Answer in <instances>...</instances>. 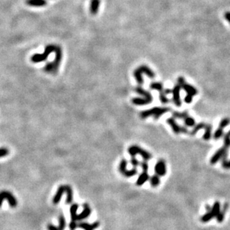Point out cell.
I'll list each match as a JSON object with an SVG mask.
<instances>
[{"label":"cell","mask_w":230,"mask_h":230,"mask_svg":"<svg viewBox=\"0 0 230 230\" xmlns=\"http://www.w3.org/2000/svg\"><path fill=\"white\" fill-rule=\"evenodd\" d=\"M189 116L188 113L187 112H173V117L174 118L176 119H185L186 117H188Z\"/></svg>","instance_id":"cell-24"},{"label":"cell","mask_w":230,"mask_h":230,"mask_svg":"<svg viewBox=\"0 0 230 230\" xmlns=\"http://www.w3.org/2000/svg\"><path fill=\"white\" fill-rule=\"evenodd\" d=\"M224 17H225V19L227 20V22H229V23H230V11H227V12H225Z\"/></svg>","instance_id":"cell-39"},{"label":"cell","mask_w":230,"mask_h":230,"mask_svg":"<svg viewBox=\"0 0 230 230\" xmlns=\"http://www.w3.org/2000/svg\"><path fill=\"white\" fill-rule=\"evenodd\" d=\"M177 84L180 85L181 87L187 93V95L191 96L194 97L198 93L196 87L191 85L190 84L186 83L185 79L183 77H182V76L178 78V79H177Z\"/></svg>","instance_id":"cell-9"},{"label":"cell","mask_w":230,"mask_h":230,"mask_svg":"<svg viewBox=\"0 0 230 230\" xmlns=\"http://www.w3.org/2000/svg\"><path fill=\"white\" fill-rule=\"evenodd\" d=\"M99 226V222H95L93 224H89L87 223H81L78 225V227L83 229L84 230H94Z\"/></svg>","instance_id":"cell-19"},{"label":"cell","mask_w":230,"mask_h":230,"mask_svg":"<svg viewBox=\"0 0 230 230\" xmlns=\"http://www.w3.org/2000/svg\"><path fill=\"white\" fill-rule=\"evenodd\" d=\"M227 152H228V149H227V147H225L224 146H223V147H221L220 149H218V150H217L216 152H215V153L212 156V157L210 159L211 165H215L218 161L221 160L223 155H224Z\"/></svg>","instance_id":"cell-13"},{"label":"cell","mask_w":230,"mask_h":230,"mask_svg":"<svg viewBox=\"0 0 230 230\" xmlns=\"http://www.w3.org/2000/svg\"><path fill=\"white\" fill-rule=\"evenodd\" d=\"M182 89L181 86L178 84L175 85L174 88L172 89V94H173V101L176 106L180 107L182 105V100L180 98V90Z\"/></svg>","instance_id":"cell-11"},{"label":"cell","mask_w":230,"mask_h":230,"mask_svg":"<svg viewBox=\"0 0 230 230\" xmlns=\"http://www.w3.org/2000/svg\"><path fill=\"white\" fill-rule=\"evenodd\" d=\"M140 165L141 167V168L143 169V171H148V169H149V165L148 163L147 162V161H144L143 160V161L140 163Z\"/></svg>","instance_id":"cell-35"},{"label":"cell","mask_w":230,"mask_h":230,"mask_svg":"<svg viewBox=\"0 0 230 230\" xmlns=\"http://www.w3.org/2000/svg\"><path fill=\"white\" fill-rule=\"evenodd\" d=\"M132 102L134 105H149V103L147 101V99H144L143 97H135L132 99Z\"/></svg>","instance_id":"cell-22"},{"label":"cell","mask_w":230,"mask_h":230,"mask_svg":"<svg viewBox=\"0 0 230 230\" xmlns=\"http://www.w3.org/2000/svg\"><path fill=\"white\" fill-rule=\"evenodd\" d=\"M223 143H224V147H227V149H229L230 147V135L229 134V132L226 133L223 135Z\"/></svg>","instance_id":"cell-31"},{"label":"cell","mask_w":230,"mask_h":230,"mask_svg":"<svg viewBox=\"0 0 230 230\" xmlns=\"http://www.w3.org/2000/svg\"><path fill=\"white\" fill-rule=\"evenodd\" d=\"M126 167H127V161L126 159L121 160L120 165H119V170L122 175L126 177H132L133 176L136 175L137 173H138L136 167H133L132 170H128L126 169Z\"/></svg>","instance_id":"cell-10"},{"label":"cell","mask_w":230,"mask_h":230,"mask_svg":"<svg viewBox=\"0 0 230 230\" xmlns=\"http://www.w3.org/2000/svg\"><path fill=\"white\" fill-rule=\"evenodd\" d=\"M230 123V119L229 118H223L222 119L221 121L219 123V127L221 129H224L225 127H227L229 124Z\"/></svg>","instance_id":"cell-33"},{"label":"cell","mask_w":230,"mask_h":230,"mask_svg":"<svg viewBox=\"0 0 230 230\" xmlns=\"http://www.w3.org/2000/svg\"><path fill=\"white\" fill-rule=\"evenodd\" d=\"M55 56L54 60L52 62H49L43 67V70L50 74H57L60 67L61 62L63 59V51L60 46L57 45L55 51Z\"/></svg>","instance_id":"cell-1"},{"label":"cell","mask_w":230,"mask_h":230,"mask_svg":"<svg viewBox=\"0 0 230 230\" xmlns=\"http://www.w3.org/2000/svg\"><path fill=\"white\" fill-rule=\"evenodd\" d=\"M228 132H229V135H230V130H229V131Z\"/></svg>","instance_id":"cell-41"},{"label":"cell","mask_w":230,"mask_h":230,"mask_svg":"<svg viewBox=\"0 0 230 230\" xmlns=\"http://www.w3.org/2000/svg\"><path fill=\"white\" fill-rule=\"evenodd\" d=\"M150 183L152 187H157L160 184L159 176H158L157 174L152 176L150 178Z\"/></svg>","instance_id":"cell-27"},{"label":"cell","mask_w":230,"mask_h":230,"mask_svg":"<svg viewBox=\"0 0 230 230\" xmlns=\"http://www.w3.org/2000/svg\"><path fill=\"white\" fill-rule=\"evenodd\" d=\"M25 3L32 7H43L46 6V0H25Z\"/></svg>","instance_id":"cell-18"},{"label":"cell","mask_w":230,"mask_h":230,"mask_svg":"<svg viewBox=\"0 0 230 230\" xmlns=\"http://www.w3.org/2000/svg\"><path fill=\"white\" fill-rule=\"evenodd\" d=\"M65 226H66L65 219H64L63 215H61V216L59 217V227H56V226H54V225L50 224L48 225L47 229L48 230H64V228H65Z\"/></svg>","instance_id":"cell-16"},{"label":"cell","mask_w":230,"mask_h":230,"mask_svg":"<svg viewBox=\"0 0 230 230\" xmlns=\"http://www.w3.org/2000/svg\"><path fill=\"white\" fill-rule=\"evenodd\" d=\"M10 153V151L6 147H0V158H3L8 156Z\"/></svg>","instance_id":"cell-34"},{"label":"cell","mask_w":230,"mask_h":230,"mask_svg":"<svg viewBox=\"0 0 230 230\" xmlns=\"http://www.w3.org/2000/svg\"><path fill=\"white\" fill-rule=\"evenodd\" d=\"M166 121L167 123V124H169L172 130L174 131V134H176V135H179V134L182 133V126H180L179 124L177 123L174 117H170V118H167L166 120Z\"/></svg>","instance_id":"cell-15"},{"label":"cell","mask_w":230,"mask_h":230,"mask_svg":"<svg viewBox=\"0 0 230 230\" xmlns=\"http://www.w3.org/2000/svg\"><path fill=\"white\" fill-rule=\"evenodd\" d=\"M149 174H148V173H147V171H143V173L142 174H140V175L138 176V180H137V185H143L144 183L147 182L148 179H149Z\"/></svg>","instance_id":"cell-20"},{"label":"cell","mask_w":230,"mask_h":230,"mask_svg":"<svg viewBox=\"0 0 230 230\" xmlns=\"http://www.w3.org/2000/svg\"><path fill=\"white\" fill-rule=\"evenodd\" d=\"M170 111V108L167 107H154L150 109L145 110L140 113V117L141 119L148 118L149 117H153L155 120L159 118L161 115Z\"/></svg>","instance_id":"cell-4"},{"label":"cell","mask_w":230,"mask_h":230,"mask_svg":"<svg viewBox=\"0 0 230 230\" xmlns=\"http://www.w3.org/2000/svg\"><path fill=\"white\" fill-rule=\"evenodd\" d=\"M145 74L147 75L149 78L153 79L155 78L156 74L153 72L152 69L148 67L147 65H141L139 66L138 68L134 70L133 72V76H135L136 81L138 82V84L139 85H142L143 84V75Z\"/></svg>","instance_id":"cell-2"},{"label":"cell","mask_w":230,"mask_h":230,"mask_svg":"<svg viewBox=\"0 0 230 230\" xmlns=\"http://www.w3.org/2000/svg\"><path fill=\"white\" fill-rule=\"evenodd\" d=\"M67 194V200L66 202L67 203H70L73 201V189L70 185H61L58 190H57L56 193H55V196L53 197V202L54 204L59 203L60 202L61 199L62 195L64 194Z\"/></svg>","instance_id":"cell-3"},{"label":"cell","mask_w":230,"mask_h":230,"mask_svg":"<svg viewBox=\"0 0 230 230\" xmlns=\"http://www.w3.org/2000/svg\"><path fill=\"white\" fill-rule=\"evenodd\" d=\"M135 90L137 94H140V96H143L144 99H147V101L149 102V103H152V100H153V98H152V94H151V93L149 92V91H148V90H146L145 89H143L140 85H139V86L135 87Z\"/></svg>","instance_id":"cell-14"},{"label":"cell","mask_w":230,"mask_h":230,"mask_svg":"<svg viewBox=\"0 0 230 230\" xmlns=\"http://www.w3.org/2000/svg\"><path fill=\"white\" fill-rule=\"evenodd\" d=\"M78 209V205L77 204H73L70 208V214L72 221L76 222V220H81L82 219L87 218L90 214V209L87 204H84L83 211L80 214H77L76 211Z\"/></svg>","instance_id":"cell-6"},{"label":"cell","mask_w":230,"mask_h":230,"mask_svg":"<svg viewBox=\"0 0 230 230\" xmlns=\"http://www.w3.org/2000/svg\"><path fill=\"white\" fill-rule=\"evenodd\" d=\"M227 209H228V205H227V203H225V205H223V210L220 211V212L219 213V214H218V216H217V220H218V222H222L224 220V215H225V212L227 211Z\"/></svg>","instance_id":"cell-26"},{"label":"cell","mask_w":230,"mask_h":230,"mask_svg":"<svg viewBox=\"0 0 230 230\" xmlns=\"http://www.w3.org/2000/svg\"><path fill=\"white\" fill-rule=\"evenodd\" d=\"M214 217L215 216H214V214L211 212V211H209L207 214H205V215H203V216L202 217L201 220H202V221L203 222H208L211 219H212L213 218H214Z\"/></svg>","instance_id":"cell-30"},{"label":"cell","mask_w":230,"mask_h":230,"mask_svg":"<svg viewBox=\"0 0 230 230\" xmlns=\"http://www.w3.org/2000/svg\"><path fill=\"white\" fill-rule=\"evenodd\" d=\"M166 95L167 94H165V90L159 92V99L163 104H167V103H168L170 102V100H169V99H167Z\"/></svg>","instance_id":"cell-29"},{"label":"cell","mask_w":230,"mask_h":230,"mask_svg":"<svg viewBox=\"0 0 230 230\" xmlns=\"http://www.w3.org/2000/svg\"><path fill=\"white\" fill-rule=\"evenodd\" d=\"M184 100L187 104H190V103H192V101H193V96H191L189 95H186Z\"/></svg>","instance_id":"cell-38"},{"label":"cell","mask_w":230,"mask_h":230,"mask_svg":"<svg viewBox=\"0 0 230 230\" xmlns=\"http://www.w3.org/2000/svg\"><path fill=\"white\" fill-rule=\"evenodd\" d=\"M223 129H221V128H218V129H217L216 131H215V132H214V138L215 139V140H218V139H219V138H221L223 135Z\"/></svg>","instance_id":"cell-32"},{"label":"cell","mask_w":230,"mask_h":230,"mask_svg":"<svg viewBox=\"0 0 230 230\" xmlns=\"http://www.w3.org/2000/svg\"><path fill=\"white\" fill-rule=\"evenodd\" d=\"M184 123L187 127H194L196 125V121L193 117L188 116V117H186L184 120Z\"/></svg>","instance_id":"cell-25"},{"label":"cell","mask_w":230,"mask_h":230,"mask_svg":"<svg viewBox=\"0 0 230 230\" xmlns=\"http://www.w3.org/2000/svg\"><path fill=\"white\" fill-rule=\"evenodd\" d=\"M100 0H90V12L93 15H96L99 12V7H100Z\"/></svg>","instance_id":"cell-17"},{"label":"cell","mask_w":230,"mask_h":230,"mask_svg":"<svg viewBox=\"0 0 230 230\" xmlns=\"http://www.w3.org/2000/svg\"><path fill=\"white\" fill-rule=\"evenodd\" d=\"M205 133H204L202 138L205 140H209L211 138V131H212V126L209 123H206L205 126Z\"/></svg>","instance_id":"cell-21"},{"label":"cell","mask_w":230,"mask_h":230,"mask_svg":"<svg viewBox=\"0 0 230 230\" xmlns=\"http://www.w3.org/2000/svg\"><path fill=\"white\" fill-rule=\"evenodd\" d=\"M211 212L214 214V216L217 217L219 214V213L220 212V205L219 202H214V205H213L212 209H211Z\"/></svg>","instance_id":"cell-28"},{"label":"cell","mask_w":230,"mask_h":230,"mask_svg":"<svg viewBox=\"0 0 230 230\" xmlns=\"http://www.w3.org/2000/svg\"><path fill=\"white\" fill-rule=\"evenodd\" d=\"M57 45L49 44L45 47L44 52L43 53H35L32 55L31 57V61L33 63H41V62L45 61L48 59L49 55L52 52H55Z\"/></svg>","instance_id":"cell-5"},{"label":"cell","mask_w":230,"mask_h":230,"mask_svg":"<svg viewBox=\"0 0 230 230\" xmlns=\"http://www.w3.org/2000/svg\"><path fill=\"white\" fill-rule=\"evenodd\" d=\"M221 162L223 167H224L225 169H230V161L225 160V161H222Z\"/></svg>","instance_id":"cell-37"},{"label":"cell","mask_w":230,"mask_h":230,"mask_svg":"<svg viewBox=\"0 0 230 230\" xmlns=\"http://www.w3.org/2000/svg\"><path fill=\"white\" fill-rule=\"evenodd\" d=\"M165 94H172V90H170V89H165Z\"/></svg>","instance_id":"cell-40"},{"label":"cell","mask_w":230,"mask_h":230,"mask_svg":"<svg viewBox=\"0 0 230 230\" xmlns=\"http://www.w3.org/2000/svg\"><path fill=\"white\" fill-rule=\"evenodd\" d=\"M128 152L132 157H135V156L138 154L140 155L141 157L143 158L144 161H148L151 159L152 157V154L148 151L145 150L144 149L140 147L138 145H132L128 148Z\"/></svg>","instance_id":"cell-7"},{"label":"cell","mask_w":230,"mask_h":230,"mask_svg":"<svg viewBox=\"0 0 230 230\" xmlns=\"http://www.w3.org/2000/svg\"><path fill=\"white\" fill-rule=\"evenodd\" d=\"M131 165H132L134 167H137L138 165H140V162L138 161V160L135 157H132L131 159Z\"/></svg>","instance_id":"cell-36"},{"label":"cell","mask_w":230,"mask_h":230,"mask_svg":"<svg viewBox=\"0 0 230 230\" xmlns=\"http://www.w3.org/2000/svg\"><path fill=\"white\" fill-rule=\"evenodd\" d=\"M4 200H7L9 202L10 206L12 208H15L17 205V200L16 197L10 192L8 191H0V207L2 205V202Z\"/></svg>","instance_id":"cell-8"},{"label":"cell","mask_w":230,"mask_h":230,"mask_svg":"<svg viewBox=\"0 0 230 230\" xmlns=\"http://www.w3.org/2000/svg\"><path fill=\"white\" fill-rule=\"evenodd\" d=\"M149 87L152 90H158V92H161L162 90H164L165 89L163 88V85L161 83V82H152L149 85Z\"/></svg>","instance_id":"cell-23"},{"label":"cell","mask_w":230,"mask_h":230,"mask_svg":"<svg viewBox=\"0 0 230 230\" xmlns=\"http://www.w3.org/2000/svg\"><path fill=\"white\" fill-rule=\"evenodd\" d=\"M155 173L159 176H164L167 173L166 163L164 159H159L155 165Z\"/></svg>","instance_id":"cell-12"}]
</instances>
